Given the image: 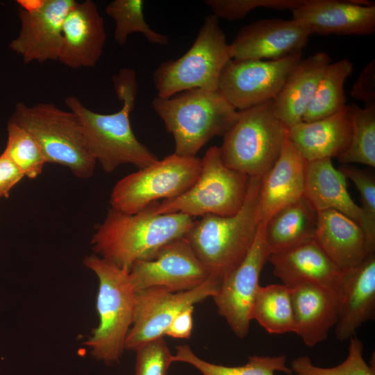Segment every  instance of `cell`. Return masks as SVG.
I'll list each match as a JSON object with an SVG mask.
<instances>
[{
  "mask_svg": "<svg viewBox=\"0 0 375 375\" xmlns=\"http://www.w3.org/2000/svg\"><path fill=\"white\" fill-rule=\"evenodd\" d=\"M136 77L135 71L128 68L120 69L112 76L115 93L122 103L114 113L92 111L74 96L65 100L67 108L78 117L94 158L107 173L125 164L142 169L158 160L138 140L131 125L130 113L135 108L138 94Z\"/></svg>",
  "mask_w": 375,
  "mask_h": 375,
  "instance_id": "obj_1",
  "label": "cell"
},
{
  "mask_svg": "<svg viewBox=\"0 0 375 375\" xmlns=\"http://www.w3.org/2000/svg\"><path fill=\"white\" fill-rule=\"evenodd\" d=\"M194 222L187 215L155 214L149 207L135 214L110 208L96 226L91 244L94 253L128 272L135 261L149 259L165 244L183 238Z\"/></svg>",
  "mask_w": 375,
  "mask_h": 375,
  "instance_id": "obj_2",
  "label": "cell"
},
{
  "mask_svg": "<svg viewBox=\"0 0 375 375\" xmlns=\"http://www.w3.org/2000/svg\"><path fill=\"white\" fill-rule=\"evenodd\" d=\"M260 176L250 177L247 196L232 216L207 215L184 236L210 277L221 281L244 259L260 224Z\"/></svg>",
  "mask_w": 375,
  "mask_h": 375,
  "instance_id": "obj_3",
  "label": "cell"
},
{
  "mask_svg": "<svg viewBox=\"0 0 375 375\" xmlns=\"http://www.w3.org/2000/svg\"><path fill=\"white\" fill-rule=\"evenodd\" d=\"M151 105L174 138V153L183 156H196L212 138L223 136L239 115L219 90H187L156 97Z\"/></svg>",
  "mask_w": 375,
  "mask_h": 375,
  "instance_id": "obj_4",
  "label": "cell"
},
{
  "mask_svg": "<svg viewBox=\"0 0 375 375\" xmlns=\"http://www.w3.org/2000/svg\"><path fill=\"white\" fill-rule=\"evenodd\" d=\"M97 276L99 289L97 310L99 323L84 342L95 360L106 365L118 363L131 327L135 307V290L129 273L92 253L83 260Z\"/></svg>",
  "mask_w": 375,
  "mask_h": 375,
  "instance_id": "obj_5",
  "label": "cell"
},
{
  "mask_svg": "<svg viewBox=\"0 0 375 375\" xmlns=\"http://www.w3.org/2000/svg\"><path fill=\"white\" fill-rule=\"evenodd\" d=\"M10 121L32 135L47 162L66 167L79 178L93 175L97 162L78 117L70 110L51 103L28 106L19 102Z\"/></svg>",
  "mask_w": 375,
  "mask_h": 375,
  "instance_id": "obj_6",
  "label": "cell"
},
{
  "mask_svg": "<svg viewBox=\"0 0 375 375\" xmlns=\"http://www.w3.org/2000/svg\"><path fill=\"white\" fill-rule=\"evenodd\" d=\"M238 112L223 135L221 159L232 169L262 177L278 158L288 128L276 115L273 101Z\"/></svg>",
  "mask_w": 375,
  "mask_h": 375,
  "instance_id": "obj_7",
  "label": "cell"
},
{
  "mask_svg": "<svg viewBox=\"0 0 375 375\" xmlns=\"http://www.w3.org/2000/svg\"><path fill=\"white\" fill-rule=\"evenodd\" d=\"M233 59L231 44L214 15L206 16L195 40L180 58L160 63L153 80L157 97L166 98L191 89L218 90L226 63Z\"/></svg>",
  "mask_w": 375,
  "mask_h": 375,
  "instance_id": "obj_8",
  "label": "cell"
},
{
  "mask_svg": "<svg viewBox=\"0 0 375 375\" xmlns=\"http://www.w3.org/2000/svg\"><path fill=\"white\" fill-rule=\"evenodd\" d=\"M197 181L183 194L149 206L155 214L181 212L194 217L232 216L245 200L249 176L222 162L219 147L212 146L202 158Z\"/></svg>",
  "mask_w": 375,
  "mask_h": 375,
  "instance_id": "obj_9",
  "label": "cell"
},
{
  "mask_svg": "<svg viewBox=\"0 0 375 375\" xmlns=\"http://www.w3.org/2000/svg\"><path fill=\"white\" fill-rule=\"evenodd\" d=\"M201 160L170 154L120 179L110 194L111 208L127 214L144 210L158 200L180 196L197 181Z\"/></svg>",
  "mask_w": 375,
  "mask_h": 375,
  "instance_id": "obj_10",
  "label": "cell"
},
{
  "mask_svg": "<svg viewBox=\"0 0 375 375\" xmlns=\"http://www.w3.org/2000/svg\"><path fill=\"white\" fill-rule=\"evenodd\" d=\"M301 52L272 60H229L222 71L219 91L237 110L273 101L282 90Z\"/></svg>",
  "mask_w": 375,
  "mask_h": 375,
  "instance_id": "obj_11",
  "label": "cell"
},
{
  "mask_svg": "<svg viewBox=\"0 0 375 375\" xmlns=\"http://www.w3.org/2000/svg\"><path fill=\"white\" fill-rule=\"evenodd\" d=\"M220 282L208 278L188 291L171 292L150 288L135 292L133 321L124 342V349L135 351L144 344L165 335L174 318L182 310L215 296Z\"/></svg>",
  "mask_w": 375,
  "mask_h": 375,
  "instance_id": "obj_12",
  "label": "cell"
},
{
  "mask_svg": "<svg viewBox=\"0 0 375 375\" xmlns=\"http://www.w3.org/2000/svg\"><path fill=\"white\" fill-rule=\"evenodd\" d=\"M265 224L260 222L253 242L242 262L220 283L212 298L233 333L244 338L252 321V309L259 287V277L268 258L264 236Z\"/></svg>",
  "mask_w": 375,
  "mask_h": 375,
  "instance_id": "obj_13",
  "label": "cell"
},
{
  "mask_svg": "<svg viewBox=\"0 0 375 375\" xmlns=\"http://www.w3.org/2000/svg\"><path fill=\"white\" fill-rule=\"evenodd\" d=\"M74 0H19L21 28L9 47L26 64L58 60L62 24Z\"/></svg>",
  "mask_w": 375,
  "mask_h": 375,
  "instance_id": "obj_14",
  "label": "cell"
},
{
  "mask_svg": "<svg viewBox=\"0 0 375 375\" xmlns=\"http://www.w3.org/2000/svg\"><path fill=\"white\" fill-rule=\"evenodd\" d=\"M128 273L135 292L150 288L188 291L210 277L184 237L165 244L150 258L135 261Z\"/></svg>",
  "mask_w": 375,
  "mask_h": 375,
  "instance_id": "obj_15",
  "label": "cell"
},
{
  "mask_svg": "<svg viewBox=\"0 0 375 375\" xmlns=\"http://www.w3.org/2000/svg\"><path fill=\"white\" fill-rule=\"evenodd\" d=\"M311 35L293 19H259L239 30L231 44L233 59L278 60L301 52Z\"/></svg>",
  "mask_w": 375,
  "mask_h": 375,
  "instance_id": "obj_16",
  "label": "cell"
},
{
  "mask_svg": "<svg viewBox=\"0 0 375 375\" xmlns=\"http://www.w3.org/2000/svg\"><path fill=\"white\" fill-rule=\"evenodd\" d=\"M311 34L368 35L375 31V5L367 0H306L291 10Z\"/></svg>",
  "mask_w": 375,
  "mask_h": 375,
  "instance_id": "obj_17",
  "label": "cell"
},
{
  "mask_svg": "<svg viewBox=\"0 0 375 375\" xmlns=\"http://www.w3.org/2000/svg\"><path fill=\"white\" fill-rule=\"evenodd\" d=\"M62 31L58 60L73 69L94 67L107 38L97 4L92 0L76 1L65 16Z\"/></svg>",
  "mask_w": 375,
  "mask_h": 375,
  "instance_id": "obj_18",
  "label": "cell"
},
{
  "mask_svg": "<svg viewBox=\"0 0 375 375\" xmlns=\"http://www.w3.org/2000/svg\"><path fill=\"white\" fill-rule=\"evenodd\" d=\"M274 275L292 286L308 283L340 292L345 272L336 266L314 239L269 254Z\"/></svg>",
  "mask_w": 375,
  "mask_h": 375,
  "instance_id": "obj_19",
  "label": "cell"
},
{
  "mask_svg": "<svg viewBox=\"0 0 375 375\" xmlns=\"http://www.w3.org/2000/svg\"><path fill=\"white\" fill-rule=\"evenodd\" d=\"M288 287L290 291L294 333L310 347L325 340L338 321L340 292L308 283Z\"/></svg>",
  "mask_w": 375,
  "mask_h": 375,
  "instance_id": "obj_20",
  "label": "cell"
},
{
  "mask_svg": "<svg viewBox=\"0 0 375 375\" xmlns=\"http://www.w3.org/2000/svg\"><path fill=\"white\" fill-rule=\"evenodd\" d=\"M306 163L287 136L278 158L261 177L260 222L265 224L277 212L303 197Z\"/></svg>",
  "mask_w": 375,
  "mask_h": 375,
  "instance_id": "obj_21",
  "label": "cell"
},
{
  "mask_svg": "<svg viewBox=\"0 0 375 375\" xmlns=\"http://www.w3.org/2000/svg\"><path fill=\"white\" fill-rule=\"evenodd\" d=\"M375 316V253L357 267L345 272L340 291L335 335L339 341L349 340Z\"/></svg>",
  "mask_w": 375,
  "mask_h": 375,
  "instance_id": "obj_22",
  "label": "cell"
},
{
  "mask_svg": "<svg viewBox=\"0 0 375 375\" xmlns=\"http://www.w3.org/2000/svg\"><path fill=\"white\" fill-rule=\"evenodd\" d=\"M352 135V119L348 105L326 118L301 122L288 131L294 148L307 161L338 158L349 147Z\"/></svg>",
  "mask_w": 375,
  "mask_h": 375,
  "instance_id": "obj_23",
  "label": "cell"
},
{
  "mask_svg": "<svg viewBox=\"0 0 375 375\" xmlns=\"http://www.w3.org/2000/svg\"><path fill=\"white\" fill-rule=\"evenodd\" d=\"M314 240L331 260L344 272L357 267L370 254L360 225L336 210L317 212Z\"/></svg>",
  "mask_w": 375,
  "mask_h": 375,
  "instance_id": "obj_24",
  "label": "cell"
},
{
  "mask_svg": "<svg viewBox=\"0 0 375 375\" xmlns=\"http://www.w3.org/2000/svg\"><path fill=\"white\" fill-rule=\"evenodd\" d=\"M330 63L331 58L327 53H317L301 59L289 74L273 100L276 115L288 129L302 122L320 78Z\"/></svg>",
  "mask_w": 375,
  "mask_h": 375,
  "instance_id": "obj_25",
  "label": "cell"
},
{
  "mask_svg": "<svg viewBox=\"0 0 375 375\" xmlns=\"http://www.w3.org/2000/svg\"><path fill=\"white\" fill-rule=\"evenodd\" d=\"M347 178L335 169L331 158L307 162L303 197L318 212L333 210L360 223V206L351 199Z\"/></svg>",
  "mask_w": 375,
  "mask_h": 375,
  "instance_id": "obj_26",
  "label": "cell"
},
{
  "mask_svg": "<svg viewBox=\"0 0 375 375\" xmlns=\"http://www.w3.org/2000/svg\"><path fill=\"white\" fill-rule=\"evenodd\" d=\"M317 222V212L304 197L277 212L264 226L269 255L314 239Z\"/></svg>",
  "mask_w": 375,
  "mask_h": 375,
  "instance_id": "obj_27",
  "label": "cell"
},
{
  "mask_svg": "<svg viewBox=\"0 0 375 375\" xmlns=\"http://www.w3.org/2000/svg\"><path fill=\"white\" fill-rule=\"evenodd\" d=\"M353 64L344 58L326 67L303 122H310L333 115L346 105L344 85L353 72Z\"/></svg>",
  "mask_w": 375,
  "mask_h": 375,
  "instance_id": "obj_28",
  "label": "cell"
},
{
  "mask_svg": "<svg viewBox=\"0 0 375 375\" xmlns=\"http://www.w3.org/2000/svg\"><path fill=\"white\" fill-rule=\"evenodd\" d=\"M253 319L269 334L294 333L290 288L283 283L260 286L252 309Z\"/></svg>",
  "mask_w": 375,
  "mask_h": 375,
  "instance_id": "obj_29",
  "label": "cell"
},
{
  "mask_svg": "<svg viewBox=\"0 0 375 375\" xmlns=\"http://www.w3.org/2000/svg\"><path fill=\"white\" fill-rule=\"evenodd\" d=\"M172 362H181L190 365L203 375H275V372H282L292 375L290 367L286 366L284 355L249 356L247 364L241 366H224L207 362L198 357L190 346L184 344L176 347L172 355Z\"/></svg>",
  "mask_w": 375,
  "mask_h": 375,
  "instance_id": "obj_30",
  "label": "cell"
},
{
  "mask_svg": "<svg viewBox=\"0 0 375 375\" xmlns=\"http://www.w3.org/2000/svg\"><path fill=\"white\" fill-rule=\"evenodd\" d=\"M144 4L142 0H114L106 6V15L115 22L113 37L119 45L125 44L128 35L133 33L142 34L152 44H169L166 35L153 31L146 22Z\"/></svg>",
  "mask_w": 375,
  "mask_h": 375,
  "instance_id": "obj_31",
  "label": "cell"
},
{
  "mask_svg": "<svg viewBox=\"0 0 375 375\" xmlns=\"http://www.w3.org/2000/svg\"><path fill=\"white\" fill-rule=\"evenodd\" d=\"M352 119L349 147L338 158L343 164L360 163L375 167V104L360 108L348 105Z\"/></svg>",
  "mask_w": 375,
  "mask_h": 375,
  "instance_id": "obj_32",
  "label": "cell"
},
{
  "mask_svg": "<svg viewBox=\"0 0 375 375\" xmlns=\"http://www.w3.org/2000/svg\"><path fill=\"white\" fill-rule=\"evenodd\" d=\"M7 129L8 140L2 153L24 176L37 178L47 163L40 145L30 133L10 120Z\"/></svg>",
  "mask_w": 375,
  "mask_h": 375,
  "instance_id": "obj_33",
  "label": "cell"
},
{
  "mask_svg": "<svg viewBox=\"0 0 375 375\" xmlns=\"http://www.w3.org/2000/svg\"><path fill=\"white\" fill-rule=\"evenodd\" d=\"M362 352L363 344L354 335L349 339L347 357L340 365L328 368L318 367L304 355L294 359L290 369L295 375H375L374 365H369L365 362Z\"/></svg>",
  "mask_w": 375,
  "mask_h": 375,
  "instance_id": "obj_34",
  "label": "cell"
},
{
  "mask_svg": "<svg viewBox=\"0 0 375 375\" xmlns=\"http://www.w3.org/2000/svg\"><path fill=\"white\" fill-rule=\"evenodd\" d=\"M355 185L360 194L359 225L365 236L369 253H375V177L372 172L350 165L338 169Z\"/></svg>",
  "mask_w": 375,
  "mask_h": 375,
  "instance_id": "obj_35",
  "label": "cell"
},
{
  "mask_svg": "<svg viewBox=\"0 0 375 375\" xmlns=\"http://www.w3.org/2000/svg\"><path fill=\"white\" fill-rule=\"evenodd\" d=\"M306 0H205L212 15L218 19L240 20L256 8L293 10L302 6Z\"/></svg>",
  "mask_w": 375,
  "mask_h": 375,
  "instance_id": "obj_36",
  "label": "cell"
},
{
  "mask_svg": "<svg viewBox=\"0 0 375 375\" xmlns=\"http://www.w3.org/2000/svg\"><path fill=\"white\" fill-rule=\"evenodd\" d=\"M135 353V375H167L173 362L163 337L144 344Z\"/></svg>",
  "mask_w": 375,
  "mask_h": 375,
  "instance_id": "obj_37",
  "label": "cell"
},
{
  "mask_svg": "<svg viewBox=\"0 0 375 375\" xmlns=\"http://www.w3.org/2000/svg\"><path fill=\"white\" fill-rule=\"evenodd\" d=\"M350 94L365 106L375 104V59L362 69Z\"/></svg>",
  "mask_w": 375,
  "mask_h": 375,
  "instance_id": "obj_38",
  "label": "cell"
},
{
  "mask_svg": "<svg viewBox=\"0 0 375 375\" xmlns=\"http://www.w3.org/2000/svg\"><path fill=\"white\" fill-rule=\"evenodd\" d=\"M24 176L22 172L4 154L0 155V198L8 197L10 190Z\"/></svg>",
  "mask_w": 375,
  "mask_h": 375,
  "instance_id": "obj_39",
  "label": "cell"
},
{
  "mask_svg": "<svg viewBox=\"0 0 375 375\" xmlns=\"http://www.w3.org/2000/svg\"><path fill=\"white\" fill-rule=\"evenodd\" d=\"M194 306L180 312L167 328L165 335L173 338L189 339L193 328Z\"/></svg>",
  "mask_w": 375,
  "mask_h": 375,
  "instance_id": "obj_40",
  "label": "cell"
}]
</instances>
